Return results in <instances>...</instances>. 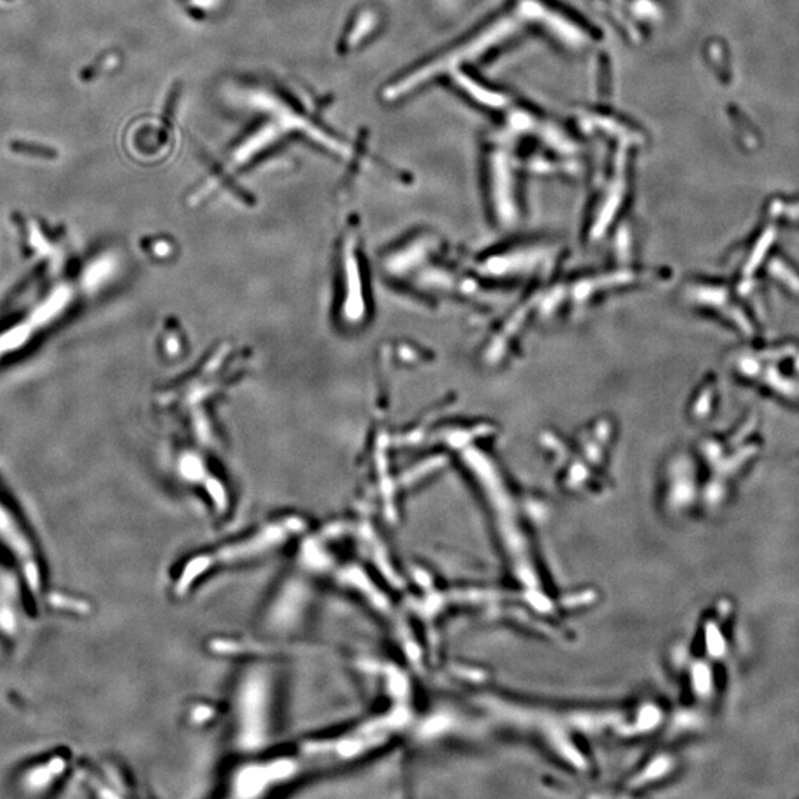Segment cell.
Segmentation results:
<instances>
[{
	"mask_svg": "<svg viewBox=\"0 0 799 799\" xmlns=\"http://www.w3.org/2000/svg\"><path fill=\"white\" fill-rule=\"evenodd\" d=\"M11 150L14 151V153L43 157V159H55L58 156V153L52 147H45L42 144H34V143H26V141H14V143L11 144Z\"/></svg>",
	"mask_w": 799,
	"mask_h": 799,
	"instance_id": "cell-3",
	"label": "cell"
},
{
	"mask_svg": "<svg viewBox=\"0 0 799 799\" xmlns=\"http://www.w3.org/2000/svg\"><path fill=\"white\" fill-rule=\"evenodd\" d=\"M70 767L72 755L61 751L52 752L23 767L15 777V786L23 795H46L63 782Z\"/></svg>",
	"mask_w": 799,
	"mask_h": 799,
	"instance_id": "cell-2",
	"label": "cell"
},
{
	"mask_svg": "<svg viewBox=\"0 0 799 799\" xmlns=\"http://www.w3.org/2000/svg\"><path fill=\"white\" fill-rule=\"evenodd\" d=\"M0 542L12 555L27 591L39 601L43 595L45 586L42 557L33 534L30 533L23 517L15 511L14 505L9 502L2 490H0Z\"/></svg>",
	"mask_w": 799,
	"mask_h": 799,
	"instance_id": "cell-1",
	"label": "cell"
}]
</instances>
